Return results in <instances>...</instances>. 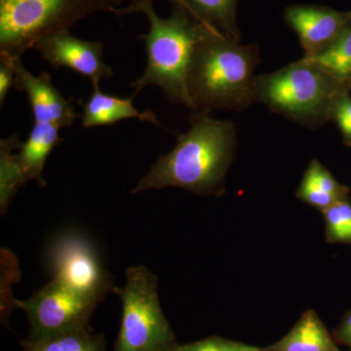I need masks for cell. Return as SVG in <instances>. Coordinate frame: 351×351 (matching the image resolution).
<instances>
[{
	"label": "cell",
	"instance_id": "1",
	"mask_svg": "<svg viewBox=\"0 0 351 351\" xmlns=\"http://www.w3.org/2000/svg\"><path fill=\"white\" fill-rule=\"evenodd\" d=\"M191 127L178 136L169 154L158 157L131 193L180 188L196 195H223L226 173L234 159L237 127L230 120L193 112Z\"/></svg>",
	"mask_w": 351,
	"mask_h": 351
},
{
	"label": "cell",
	"instance_id": "2",
	"mask_svg": "<svg viewBox=\"0 0 351 351\" xmlns=\"http://www.w3.org/2000/svg\"><path fill=\"white\" fill-rule=\"evenodd\" d=\"M206 29L196 44L188 71L193 112H241L256 103L255 69L260 64L257 44H241Z\"/></svg>",
	"mask_w": 351,
	"mask_h": 351
},
{
	"label": "cell",
	"instance_id": "3",
	"mask_svg": "<svg viewBox=\"0 0 351 351\" xmlns=\"http://www.w3.org/2000/svg\"><path fill=\"white\" fill-rule=\"evenodd\" d=\"M141 13L149 23V32L140 36L147 59L144 73L131 84L133 96L145 87L156 86L169 103L191 108L186 83L189 64L196 44L208 27L177 6L167 19L157 15L154 4L145 6Z\"/></svg>",
	"mask_w": 351,
	"mask_h": 351
},
{
	"label": "cell",
	"instance_id": "4",
	"mask_svg": "<svg viewBox=\"0 0 351 351\" xmlns=\"http://www.w3.org/2000/svg\"><path fill=\"white\" fill-rule=\"evenodd\" d=\"M256 103L307 128L331 121L332 106L346 93L325 71L302 57L299 61L256 76Z\"/></svg>",
	"mask_w": 351,
	"mask_h": 351
},
{
	"label": "cell",
	"instance_id": "5",
	"mask_svg": "<svg viewBox=\"0 0 351 351\" xmlns=\"http://www.w3.org/2000/svg\"><path fill=\"white\" fill-rule=\"evenodd\" d=\"M97 12L110 10L103 0H0V56L22 57L41 39Z\"/></svg>",
	"mask_w": 351,
	"mask_h": 351
},
{
	"label": "cell",
	"instance_id": "6",
	"mask_svg": "<svg viewBox=\"0 0 351 351\" xmlns=\"http://www.w3.org/2000/svg\"><path fill=\"white\" fill-rule=\"evenodd\" d=\"M122 302L119 334L113 351H174V332L157 293L156 276L143 265L126 271V284L115 289Z\"/></svg>",
	"mask_w": 351,
	"mask_h": 351
},
{
	"label": "cell",
	"instance_id": "7",
	"mask_svg": "<svg viewBox=\"0 0 351 351\" xmlns=\"http://www.w3.org/2000/svg\"><path fill=\"white\" fill-rule=\"evenodd\" d=\"M47 261L53 279L86 299L101 302L117 289L93 244L80 233L64 232L55 237Z\"/></svg>",
	"mask_w": 351,
	"mask_h": 351
},
{
	"label": "cell",
	"instance_id": "8",
	"mask_svg": "<svg viewBox=\"0 0 351 351\" xmlns=\"http://www.w3.org/2000/svg\"><path fill=\"white\" fill-rule=\"evenodd\" d=\"M99 304L76 294L55 279L29 299L13 300V306L27 314L31 328L29 339L86 329Z\"/></svg>",
	"mask_w": 351,
	"mask_h": 351
},
{
	"label": "cell",
	"instance_id": "9",
	"mask_svg": "<svg viewBox=\"0 0 351 351\" xmlns=\"http://www.w3.org/2000/svg\"><path fill=\"white\" fill-rule=\"evenodd\" d=\"M34 48L53 69H73L87 77L93 89L99 88L101 80L113 76L112 69L104 62L101 41L83 40L64 31L41 39Z\"/></svg>",
	"mask_w": 351,
	"mask_h": 351
},
{
	"label": "cell",
	"instance_id": "10",
	"mask_svg": "<svg viewBox=\"0 0 351 351\" xmlns=\"http://www.w3.org/2000/svg\"><path fill=\"white\" fill-rule=\"evenodd\" d=\"M286 24L297 34L304 56L326 49L351 21V11H339L314 4H295L284 10Z\"/></svg>",
	"mask_w": 351,
	"mask_h": 351
},
{
	"label": "cell",
	"instance_id": "11",
	"mask_svg": "<svg viewBox=\"0 0 351 351\" xmlns=\"http://www.w3.org/2000/svg\"><path fill=\"white\" fill-rule=\"evenodd\" d=\"M13 66L14 87L29 98L34 123L51 124L59 128L73 125L78 114L73 104L53 84L50 75H32L25 69L22 57L13 58Z\"/></svg>",
	"mask_w": 351,
	"mask_h": 351
},
{
	"label": "cell",
	"instance_id": "12",
	"mask_svg": "<svg viewBox=\"0 0 351 351\" xmlns=\"http://www.w3.org/2000/svg\"><path fill=\"white\" fill-rule=\"evenodd\" d=\"M134 97L119 98L103 93L100 87L95 88L93 93L86 101H80L83 108L82 126L92 128L112 125L120 120L129 119H137L161 126L154 112L149 110L138 112L133 104Z\"/></svg>",
	"mask_w": 351,
	"mask_h": 351
},
{
	"label": "cell",
	"instance_id": "13",
	"mask_svg": "<svg viewBox=\"0 0 351 351\" xmlns=\"http://www.w3.org/2000/svg\"><path fill=\"white\" fill-rule=\"evenodd\" d=\"M59 127L51 124L34 123L31 133L25 143H21L19 152L16 154L25 184L36 181L40 186H46L43 178L44 166L51 152L63 143L60 137Z\"/></svg>",
	"mask_w": 351,
	"mask_h": 351
},
{
	"label": "cell",
	"instance_id": "14",
	"mask_svg": "<svg viewBox=\"0 0 351 351\" xmlns=\"http://www.w3.org/2000/svg\"><path fill=\"white\" fill-rule=\"evenodd\" d=\"M350 189L335 179L317 159H313L302 176L295 196L321 212L339 200L350 198Z\"/></svg>",
	"mask_w": 351,
	"mask_h": 351
},
{
	"label": "cell",
	"instance_id": "15",
	"mask_svg": "<svg viewBox=\"0 0 351 351\" xmlns=\"http://www.w3.org/2000/svg\"><path fill=\"white\" fill-rule=\"evenodd\" d=\"M196 22L223 34L226 38L241 40L237 25L239 0H171Z\"/></svg>",
	"mask_w": 351,
	"mask_h": 351
},
{
	"label": "cell",
	"instance_id": "16",
	"mask_svg": "<svg viewBox=\"0 0 351 351\" xmlns=\"http://www.w3.org/2000/svg\"><path fill=\"white\" fill-rule=\"evenodd\" d=\"M263 351H341L313 309L304 311L280 341Z\"/></svg>",
	"mask_w": 351,
	"mask_h": 351
},
{
	"label": "cell",
	"instance_id": "17",
	"mask_svg": "<svg viewBox=\"0 0 351 351\" xmlns=\"http://www.w3.org/2000/svg\"><path fill=\"white\" fill-rule=\"evenodd\" d=\"M306 60L322 69L341 90L351 91V21L341 34L317 55Z\"/></svg>",
	"mask_w": 351,
	"mask_h": 351
},
{
	"label": "cell",
	"instance_id": "18",
	"mask_svg": "<svg viewBox=\"0 0 351 351\" xmlns=\"http://www.w3.org/2000/svg\"><path fill=\"white\" fill-rule=\"evenodd\" d=\"M21 142L17 135L0 141V209L5 213L18 191L25 184L15 149Z\"/></svg>",
	"mask_w": 351,
	"mask_h": 351
},
{
	"label": "cell",
	"instance_id": "19",
	"mask_svg": "<svg viewBox=\"0 0 351 351\" xmlns=\"http://www.w3.org/2000/svg\"><path fill=\"white\" fill-rule=\"evenodd\" d=\"M22 348L23 351H107L104 337L91 334L88 328L47 338H27Z\"/></svg>",
	"mask_w": 351,
	"mask_h": 351
},
{
	"label": "cell",
	"instance_id": "20",
	"mask_svg": "<svg viewBox=\"0 0 351 351\" xmlns=\"http://www.w3.org/2000/svg\"><path fill=\"white\" fill-rule=\"evenodd\" d=\"M325 237L329 243L351 244V203L350 198L339 200L322 212Z\"/></svg>",
	"mask_w": 351,
	"mask_h": 351
},
{
	"label": "cell",
	"instance_id": "21",
	"mask_svg": "<svg viewBox=\"0 0 351 351\" xmlns=\"http://www.w3.org/2000/svg\"><path fill=\"white\" fill-rule=\"evenodd\" d=\"M174 351H263L257 346L246 345L219 337L201 339L195 343L176 346Z\"/></svg>",
	"mask_w": 351,
	"mask_h": 351
},
{
	"label": "cell",
	"instance_id": "22",
	"mask_svg": "<svg viewBox=\"0 0 351 351\" xmlns=\"http://www.w3.org/2000/svg\"><path fill=\"white\" fill-rule=\"evenodd\" d=\"M331 121H334L341 132L343 143L351 147V96L350 92L339 95L332 106Z\"/></svg>",
	"mask_w": 351,
	"mask_h": 351
},
{
	"label": "cell",
	"instance_id": "23",
	"mask_svg": "<svg viewBox=\"0 0 351 351\" xmlns=\"http://www.w3.org/2000/svg\"><path fill=\"white\" fill-rule=\"evenodd\" d=\"M15 82L13 58L0 56V105L3 107L7 95Z\"/></svg>",
	"mask_w": 351,
	"mask_h": 351
},
{
	"label": "cell",
	"instance_id": "24",
	"mask_svg": "<svg viewBox=\"0 0 351 351\" xmlns=\"http://www.w3.org/2000/svg\"><path fill=\"white\" fill-rule=\"evenodd\" d=\"M110 8V12L117 16H125L132 13H141L143 8L154 4V0H103Z\"/></svg>",
	"mask_w": 351,
	"mask_h": 351
}]
</instances>
